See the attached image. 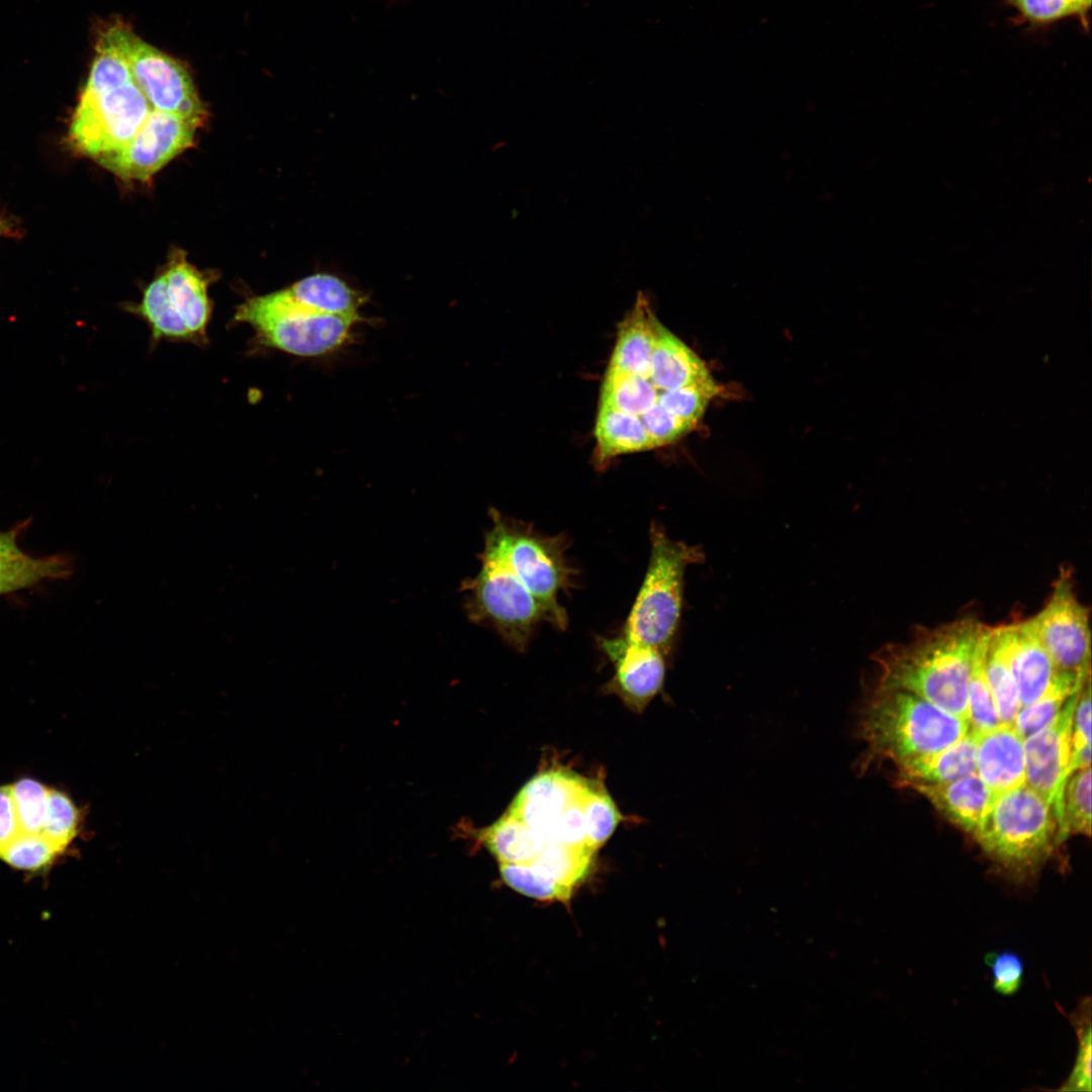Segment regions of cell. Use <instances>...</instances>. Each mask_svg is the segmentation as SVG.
<instances>
[{"label": "cell", "instance_id": "18", "mask_svg": "<svg viewBox=\"0 0 1092 1092\" xmlns=\"http://www.w3.org/2000/svg\"><path fill=\"white\" fill-rule=\"evenodd\" d=\"M902 787L922 795L947 819L974 837L996 797L976 772L946 783H908Z\"/></svg>", "mask_w": 1092, "mask_h": 1092}, {"label": "cell", "instance_id": "39", "mask_svg": "<svg viewBox=\"0 0 1092 1092\" xmlns=\"http://www.w3.org/2000/svg\"><path fill=\"white\" fill-rule=\"evenodd\" d=\"M990 969L992 987L1000 995L1016 994L1023 983L1024 963L1020 954L1012 950L992 951L985 956Z\"/></svg>", "mask_w": 1092, "mask_h": 1092}, {"label": "cell", "instance_id": "40", "mask_svg": "<svg viewBox=\"0 0 1092 1092\" xmlns=\"http://www.w3.org/2000/svg\"><path fill=\"white\" fill-rule=\"evenodd\" d=\"M21 831L11 785L0 786V851Z\"/></svg>", "mask_w": 1092, "mask_h": 1092}, {"label": "cell", "instance_id": "8", "mask_svg": "<svg viewBox=\"0 0 1092 1092\" xmlns=\"http://www.w3.org/2000/svg\"><path fill=\"white\" fill-rule=\"evenodd\" d=\"M100 37L127 62L134 83L153 109L201 123L204 108L182 65L121 25L108 27Z\"/></svg>", "mask_w": 1092, "mask_h": 1092}, {"label": "cell", "instance_id": "21", "mask_svg": "<svg viewBox=\"0 0 1092 1092\" xmlns=\"http://www.w3.org/2000/svg\"><path fill=\"white\" fill-rule=\"evenodd\" d=\"M657 321L647 299L640 293L633 309L620 325L607 370L648 375Z\"/></svg>", "mask_w": 1092, "mask_h": 1092}, {"label": "cell", "instance_id": "15", "mask_svg": "<svg viewBox=\"0 0 1092 1092\" xmlns=\"http://www.w3.org/2000/svg\"><path fill=\"white\" fill-rule=\"evenodd\" d=\"M592 782L562 769L543 771L522 788L508 812L550 840L562 813L586 793Z\"/></svg>", "mask_w": 1092, "mask_h": 1092}, {"label": "cell", "instance_id": "27", "mask_svg": "<svg viewBox=\"0 0 1092 1092\" xmlns=\"http://www.w3.org/2000/svg\"><path fill=\"white\" fill-rule=\"evenodd\" d=\"M71 564L61 555L32 557L25 553L0 559V595L22 590L43 580L64 578Z\"/></svg>", "mask_w": 1092, "mask_h": 1092}, {"label": "cell", "instance_id": "4", "mask_svg": "<svg viewBox=\"0 0 1092 1092\" xmlns=\"http://www.w3.org/2000/svg\"><path fill=\"white\" fill-rule=\"evenodd\" d=\"M649 538L647 569L621 635L667 654L680 621L686 569L702 562L704 553L699 546L669 538L657 522H652Z\"/></svg>", "mask_w": 1092, "mask_h": 1092}, {"label": "cell", "instance_id": "35", "mask_svg": "<svg viewBox=\"0 0 1092 1092\" xmlns=\"http://www.w3.org/2000/svg\"><path fill=\"white\" fill-rule=\"evenodd\" d=\"M719 394V386L712 378L708 381L664 390L657 404L668 413L697 425L710 401Z\"/></svg>", "mask_w": 1092, "mask_h": 1092}, {"label": "cell", "instance_id": "1", "mask_svg": "<svg viewBox=\"0 0 1092 1092\" xmlns=\"http://www.w3.org/2000/svg\"><path fill=\"white\" fill-rule=\"evenodd\" d=\"M987 627L964 618L920 627L909 641L884 646L874 655L876 687L913 694L967 720L969 679Z\"/></svg>", "mask_w": 1092, "mask_h": 1092}, {"label": "cell", "instance_id": "42", "mask_svg": "<svg viewBox=\"0 0 1092 1092\" xmlns=\"http://www.w3.org/2000/svg\"><path fill=\"white\" fill-rule=\"evenodd\" d=\"M1079 1L1081 3H1083L1085 6L1091 8V0H1079Z\"/></svg>", "mask_w": 1092, "mask_h": 1092}, {"label": "cell", "instance_id": "28", "mask_svg": "<svg viewBox=\"0 0 1092 1092\" xmlns=\"http://www.w3.org/2000/svg\"><path fill=\"white\" fill-rule=\"evenodd\" d=\"M135 309L149 324L155 340L195 341L169 297L164 274L148 285Z\"/></svg>", "mask_w": 1092, "mask_h": 1092}, {"label": "cell", "instance_id": "34", "mask_svg": "<svg viewBox=\"0 0 1092 1092\" xmlns=\"http://www.w3.org/2000/svg\"><path fill=\"white\" fill-rule=\"evenodd\" d=\"M1090 998H1084L1071 1014L1078 1046L1073 1069L1059 1088L1061 1091H1091V1012Z\"/></svg>", "mask_w": 1092, "mask_h": 1092}, {"label": "cell", "instance_id": "37", "mask_svg": "<svg viewBox=\"0 0 1092 1092\" xmlns=\"http://www.w3.org/2000/svg\"><path fill=\"white\" fill-rule=\"evenodd\" d=\"M11 789L21 831L39 832L46 815L50 789L29 778L18 780L11 785Z\"/></svg>", "mask_w": 1092, "mask_h": 1092}, {"label": "cell", "instance_id": "41", "mask_svg": "<svg viewBox=\"0 0 1092 1092\" xmlns=\"http://www.w3.org/2000/svg\"><path fill=\"white\" fill-rule=\"evenodd\" d=\"M17 536L18 529L0 531V559L17 556L23 553L18 546Z\"/></svg>", "mask_w": 1092, "mask_h": 1092}, {"label": "cell", "instance_id": "23", "mask_svg": "<svg viewBox=\"0 0 1092 1092\" xmlns=\"http://www.w3.org/2000/svg\"><path fill=\"white\" fill-rule=\"evenodd\" d=\"M480 835L484 846L498 863H529L550 842L508 811Z\"/></svg>", "mask_w": 1092, "mask_h": 1092}, {"label": "cell", "instance_id": "12", "mask_svg": "<svg viewBox=\"0 0 1092 1092\" xmlns=\"http://www.w3.org/2000/svg\"><path fill=\"white\" fill-rule=\"evenodd\" d=\"M1079 693L1067 700L1050 724L1024 739L1025 784L1050 804L1058 824L1057 844L1063 841V798L1070 777L1072 720Z\"/></svg>", "mask_w": 1092, "mask_h": 1092}, {"label": "cell", "instance_id": "24", "mask_svg": "<svg viewBox=\"0 0 1092 1092\" xmlns=\"http://www.w3.org/2000/svg\"><path fill=\"white\" fill-rule=\"evenodd\" d=\"M598 459L654 449L646 429L635 416L600 403L595 428Z\"/></svg>", "mask_w": 1092, "mask_h": 1092}, {"label": "cell", "instance_id": "9", "mask_svg": "<svg viewBox=\"0 0 1092 1092\" xmlns=\"http://www.w3.org/2000/svg\"><path fill=\"white\" fill-rule=\"evenodd\" d=\"M152 109L134 81L97 94L82 93L70 139L81 153L98 159L124 147Z\"/></svg>", "mask_w": 1092, "mask_h": 1092}, {"label": "cell", "instance_id": "30", "mask_svg": "<svg viewBox=\"0 0 1092 1092\" xmlns=\"http://www.w3.org/2000/svg\"><path fill=\"white\" fill-rule=\"evenodd\" d=\"M1085 681L1060 674L1056 685L1043 697L1020 708L1013 722L1014 728L1024 739L1041 730L1056 718L1067 700L1080 691Z\"/></svg>", "mask_w": 1092, "mask_h": 1092}, {"label": "cell", "instance_id": "33", "mask_svg": "<svg viewBox=\"0 0 1092 1092\" xmlns=\"http://www.w3.org/2000/svg\"><path fill=\"white\" fill-rule=\"evenodd\" d=\"M79 822L80 814L73 801L65 793L50 789L46 815L38 833L63 853L76 837Z\"/></svg>", "mask_w": 1092, "mask_h": 1092}, {"label": "cell", "instance_id": "31", "mask_svg": "<svg viewBox=\"0 0 1092 1092\" xmlns=\"http://www.w3.org/2000/svg\"><path fill=\"white\" fill-rule=\"evenodd\" d=\"M61 854L42 834L20 831L1 849L0 859L15 870L39 874L48 871Z\"/></svg>", "mask_w": 1092, "mask_h": 1092}, {"label": "cell", "instance_id": "3", "mask_svg": "<svg viewBox=\"0 0 1092 1092\" xmlns=\"http://www.w3.org/2000/svg\"><path fill=\"white\" fill-rule=\"evenodd\" d=\"M481 555L507 566L548 610L554 627L565 630L567 613L559 596L575 586L577 571L566 557L567 535H544L526 522L491 511Z\"/></svg>", "mask_w": 1092, "mask_h": 1092}, {"label": "cell", "instance_id": "26", "mask_svg": "<svg viewBox=\"0 0 1092 1092\" xmlns=\"http://www.w3.org/2000/svg\"><path fill=\"white\" fill-rule=\"evenodd\" d=\"M985 672L1000 722L1013 724L1021 703L998 627L990 630L985 651Z\"/></svg>", "mask_w": 1092, "mask_h": 1092}, {"label": "cell", "instance_id": "20", "mask_svg": "<svg viewBox=\"0 0 1092 1092\" xmlns=\"http://www.w3.org/2000/svg\"><path fill=\"white\" fill-rule=\"evenodd\" d=\"M978 734L969 732L952 745L896 764L897 785L939 784L976 772Z\"/></svg>", "mask_w": 1092, "mask_h": 1092}, {"label": "cell", "instance_id": "19", "mask_svg": "<svg viewBox=\"0 0 1092 1092\" xmlns=\"http://www.w3.org/2000/svg\"><path fill=\"white\" fill-rule=\"evenodd\" d=\"M646 377L660 392L713 378L705 362L659 321L655 326L650 373Z\"/></svg>", "mask_w": 1092, "mask_h": 1092}, {"label": "cell", "instance_id": "29", "mask_svg": "<svg viewBox=\"0 0 1092 1092\" xmlns=\"http://www.w3.org/2000/svg\"><path fill=\"white\" fill-rule=\"evenodd\" d=\"M991 627H987L977 647L968 685V716L971 731L983 733L1000 724L985 672V651Z\"/></svg>", "mask_w": 1092, "mask_h": 1092}, {"label": "cell", "instance_id": "11", "mask_svg": "<svg viewBox=\"0 0 1092 1092\" xmlns=\"http://www.w3.org/2000/svg\"><path fill=\"white\" fill-rule=\"evenodd\" d=\"M200 124L152 109L143 126L124 147L97 161L122 179L146 181L193 145Z\"/></svg>", "mask_w": 1092, "mask_h": 1092}, {"label": "cell", "instance_id": "13", "mask_svg": "<svg viewBox=\"0 0 1092 1092\" xmlns=\"http://www.w3.org/2000/svg\"><path fill=\"white\" fill-rule=\"evenodd\" d=\"M596 850L550 841L529 863H499L503 881L538 900L566 901L588 875Z\"/></svg>", "mask_w": 1092, "mask_h": 1092}, {"label": "cell", "instance_id": "16", "mask_svg": "<svg viewBox=\"0 0 1092 1092\" xmlns=\"http://www.w3.org/2000/svg\"><path fill=\"white\" fill-rule=\"evenodd\" d=\"M998 628L1021 707L1029 705L1053 689L1060 673L1027 620Z\"/></svg>", "mask_w": 1092, "mask_h": 1092}, {"label": "cell", "instance_id": "25", "mask_svg": "<svg viewBox=\"0 0 1092 1092\" xmlns=\"http://www.w3.org/2000/svg\"><path fill=\"white\" fill-rule=\"evenodd\" d=\"M299 302L314 309L360 320L362 298L345 281L331 274H313L286 288Z\"/></svg>", "mask_w": 1092, "mask_h": 1092}, {"label": "cell", "instance_id": "17", "mask_svg": "<svg viewBox=\"0 0 1092 1092\" xmlns=\"http://www.w3.org/2000/svg\"><path fill=\"white\" fill-rule=\"evenodd\" d=\"M976 774L995 796L1025 784L1024 738L1013 724L978 734Z\"/></svg>", "mask_w": 1092, "mask_h": 1092}, {"label": "cell", "instance_id": "10", "mask_svg": "<svg viewBox=\"0 0 1092 1092\" xmlns=\"http://www.w3.org/2000/svg\"><path fill=\"white\" fill-rule=\"evenodd\" d=\"M1027 622L1058 673L1079 681L1090 676L1089 610L1078 600L1069 569H1061L1048 602Z\"/></svg>", "mask_w": 1092, "mask_h": 1092}, {"label": "cell", "instance_id": "5", "mask_svg": "<svg viewBox=\"0 0 1092 1092\" xmlns=\"http://www.w3.org/2000/svg\"><path fill=\"white\" fill-rule=\"evenodd\" d=\"M1057 831L1050 804L1024 784L995 797L975 838L995 862L1026 877L1050 856Z\"/></svg>", "mask_w": 1092, "mask_h": 1092}, {"label": "cell", "instance_id": "14", "mask_svg": "<svg viewBox=\"0 0 1092 1092\" xmlns=\"http://www.w3.org/2000/svg\"><path fill=\"white\" fill-rule=\"evenodd\" d=\"M599 646L615 667L607 689L630 707L641 711L661 690L665 676V653L618 635L598 638Z\"/></svg>", "mask_w": 1092, "mask_h": 1092}, {"label": "cell", "instance_id": "7", "mask_svg": "<svg viewBox=\"0 0 1092 1092\" xmlns=\"http://www.w3.org/2000/svg\"><path fill=\"white\" fill-rule=\"evenodd\" d=\"M469 619L492 629L510 647L524 651L542 623L554 626L548 610L503 563L481 555L478 573L465 582Z\"/></svg>", "mask_w": 1092, "mask_h": 1092}, {"label": "cell", "instance_id": "38", "mask_svg": "<svg viewBox=\"0 0 1092 1092\" xmlns=\"http://www.w3.org/2000/svg\"><path fill=\"white\" fill-rule=\"evenodd\" d=\"M1091 764V685L1082 686L1072 720L1070 775Z\"/></svg>", "mask_w": 1092, "mask_h": 1092}, {"label": "cell", "instance_id": "22", "mask_svg": "<svg viewBox=\"0 0 1092 1092\" xmlns=\"http://www.w3.org/2000/svg\"><path fill=\"white\" fill-rule=\"evenodd\" d=\"M169 297L195 340H205L211 315L207 282L202 274L184 260L174 263L165 273Z\"/></svg>", "mask_w": 1092, "mask_h": 1092}, {"label": "cell", "instance_id": "6", "mask_svg": "<svg viewBox=\"0 0 1092 1092\" xmlns=\"http://www.w3.org/2000/svg\"><path fill=\"white\" fill-rule=\"evenodd\" d=\"M235 321L250 325L264 346L314 357L343 345L359 320L309 307L285 288L249 298L238 307Z\"/></svg>", "mask_w": 1092, "mask_h": 1092}, {"label": "cell", "instance_id": "43", "mask_svg": "<svg viewBox=\"0 0 1092 1092\" xmlns=\"http://www.w3.org/2000/svg\"><path fill=\"white\" fill-rule=\"evenodd\" d=\"M1 230H2V225H1V221H0V233H1Z\"/></svg>", "mask_w": 1092, "mask_h": 1092}, {"label": "cell", "instance_id": "36", "mask_svg": "<svg viewBox=\"0 0 1092 1092\" xmlns=\"http://www.w3.org/2000/svg\"><path fill=\"white\" fill-rule=\"evenodd\" d=\"M621 819L609 794L594 783L584 806L587 845L597 851L610 838Z\"/></svg>", "mask_w": 1092, "mask_h": 1092}, {"label": "cell", "instance_id": "2", "mask_svg": "<svg viewBox=\"0 0 1092 1092\" xmlns=\"http://www.w3.org/2000/svg\"><path fill=\"white\" fill-rule=\"evenodd\" d=\"M859 730L867 743L864 763L889 760L896 765L952 745L970 728L966 719L913 694L875 687Z\"/></svg>", "mask_w": 1092, "mask_h": 1092}, {"label": "cell", "instance_id": "32", "mask_svg": "<svg viewBox=\"0 0 1092 1092\" xmlns=\"http://www.w3.org/2000/svg\"><path fill=\"white\" fill-rule=\"evenodd\" d=\"M1063 840L1070 833H1091V766L1075 770L1067 780L1064 798Z\"/></svg>", "mask_w": 1092, "mask_h": 1092}]
</instances>
